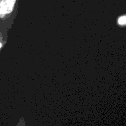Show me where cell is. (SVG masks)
I'll use <instances>...</instances> for the list:
<instances>
[{
    "mask_svg": "<svg viewBox=\"0 0 126 126\" xmlns=\"http://www.w3.org/2000/svg\"><path fill=\"white\" fill-rule=\"evenodd\" d=\"M16 0H1L0 1V17H3L11 13L13 9Z\"/></svg>",
    "mask_w": 126,
    "mask_h": 126,
    "instance_id": "6da1fadb",
    "label": "cell"
},
{
    "mask_svg": "<svg viewBox=\"0 0 126 126\" xmlns=\"http://www.w3.org/2000/svg\"><path fill=\"white\" fill-rule=\"evenodd\" d=\"M126 16H123L122 17H119V19H118V23L119 25H124L126 24Z\"/></svg>",
    "mask_w": 126,
    "mask_h": 126,
    "instance_id": "7a4b0ae2",
    "label": "cell"
},
{
    "mask_svg": "<svg viewBox=\"0 0 126 126\" xmlns=\"http://www.w3.org/2000/svg\"><path fill=\"white\" fill-rule=\"evenodd\" d=\"M1 46H2V44H1V43H0V48L1 47Z\"/></svg>",
    "mask_w": 126,
    "mask_h": 126,
    "instance_id": "3957f363",
    "label": "cell"
}]
</instances>
